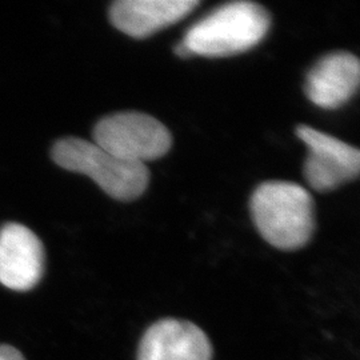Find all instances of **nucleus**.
Masks as SVG:
<instances>
[{
    "label": "nucleus",
    "mask_w": 360,
    "mask_h": 360,
    "mask_svg": "<svg viewBox=\"0 0 360 360\" xmlns=\"http://www.w3.org/2000/svg\"><path fill=\"white\" fill-rule=\"evenodd\" d=\"M250 210L260 236L278 250H300L315 231L314 199L292 181L262 183L251 196Z\"/></svg>",
    "instance_id": "nucleus-1"
},
{
    "label": "nucleus",
    "mask_w": 360,
    "mask_h": 360,
    "mask_svg": "<svg viewBox=\"0 0 360 360\" xmlns=\"http://www.w3.org/2000/svg\"><path fill=\"white\" fill-rule=\"evenodd\" d=\"M270 26V13L260 4L232 1L190 27L181 43L193 56L229 58L254 49Z\"/></svg>",
    "instance_id": "nucleus-2"
},
{
    "label": "nucleus",
    "mask_w": 360,
    "mask_h": 360,
    "mask_svg": "<svg viewBox=\"0 0 360 360\" xmlns=\"http://www.w3.org/2000/svg\"><path fill=\"white\" fill-rule=\"evenodd\" d=\"M52 159L65 169L87 175L104 193L120 202L136 200L150 183L146 165L119 159L98 144L80 138L58 141L52 147Z\"/></svg>",
    "instance_id": "nucleus-3"
},
{
    "label": "nucleus",
    "mask_w": 360,
    "mask_h": 360,
    "mask_svg": "<svg viewBox=\"0 0 360 360\" xmlns=\"http://www.w3.org/2000/svg\"><path fill=\"white\" fill-rule=\"evenodd\" d=\"M92 136L94 143L110 154L142 165L163 158L172 146L169 129L154 116L138 111L104 116Z\"/></svg>",
    "instance_id": "nucleus-4"
},
{
    "label": "nucleus",
    "mask_w": 360,
    "mask_h": 360,
    "mask_svg": "<svg viewBox=\"0 0 360 360\" xmlns=\"http://www.w3.org/2000/svg\"><path fill=\"white\" fill-rule=\"evenodd\" d=\"M297 138L309 148L303 175L309 187L318 193H331L359 176L360 153L322 131L300 124Z\"/></svg>",
    "instance_id": "nucleus-5"
},
{
    "label": "nucleus",
    "mask_w": 360,
    "mask_h": 360,
    "mask_svg": "<svg viewBox=\"0 0 360 360\" xmlns=\"http://www.w3.org/2000/svg\"><path fill=\"white\" fill-rule=\"evenodd\" d=\"M44 271V248L35 232L19 223L0 230V284L13 291L32 290Z\"/></svg>",
    "instance_id": "nucleus-6"
},
{
    "label": "nucleus",
    "mask_w": 360,
    "mask_h": 360,
    "mask_svg": "<svg viewBox=\"0 0 360 360\" xmlns=\"http://www.w3.org/2000/svg\"><path fill=\"white\" fill-rule=\"evenodd\" d=\"M138 360H212V346L196 324L167 318L146 330Z\"/></svg>",
    "instance_id": "nucleus-7"
},
{
    "label": "nucleus",
    "mask_w": 360,
    "mask_h": 360,
    "mask_svg": "<svg viewBox=\"0 0 360 360\" xmlns=\"http://www.w3.org/2000/svg\"><path fill=\"white\" fill-rule=\"evenodd\" d=\"M359 82V59L351 52H333L309 70L304 94L311 103L324 110H336L352 99Z\"/></svg>",
    "instance_id": "nucleus-8"
},
{
    "label": "nucleus",
    "mask_w": 360,
    "mask_h": 360,
    "mask_svg": "<svg viewBox=\"0 0 360 360\" xmlns=\"http://www.w3.org/2000/svg\"><path fill=\"white\" fill-rule=\"evenodd\" d=\"M199 4L198 0H117L110 8V20L131 38H148L178 23Z\"/></svg>",
    "instance_id": "nucleus-9"
},
{
    "label": "nucleus",
    "mask_w": 360,
    "mask_h": 360,
    "mask_svg": "<svg viewBox=\"0 0 360 360\" xmlns=\"http://www.w3.org/2000/svg\"><path fill=\"white\" fill-rule=\"evenodd\" d=\"M0 360H26L20 351L13 346L0 345Z\"/></svg>",
    "instance_id": "nucleus-10"
},
{
    "label": "nucleus",
    "mask_w": 360,
    "mask_h": 360,
    "mask_svg": "<svg viewBox=\"0 0 360 360\" xmlns=\"http://www.w3.org/2000/svg\"><path fill=\"white\" fill-rule=\"evenodd\" d=\"M174 52H175V55L176 56H179L181 59H188V58H193V53L191 51L181 43L179 41L176 46H175V49H174Z\"/></svg>",
    "instance_id": "nucleus-11"
}]
</instances>
